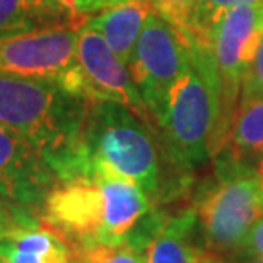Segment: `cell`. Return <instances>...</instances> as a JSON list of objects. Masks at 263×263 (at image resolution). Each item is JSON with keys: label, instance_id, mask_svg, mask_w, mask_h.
<instances>
[{"label": "cell", "instance_id": "obj_1", "mask_svg": "<svg viewBox=\"0 0 263 263\" xmlns=\"http://www.w3.org/2000/svg\"><path fill=\"white\" fill-rule=\"evenodd\" d=\"M186 173L171 156L154 122L122 103H89L68 180L122 178L139 185L151 200H167L185 186Z\"/></svg>", "mask_w": 263, "mask_h": 263}, {"label": "cell", "instance_id": "obj_2", "mask_svg": "<svg viewBox=\"0 0 263 263\" xmlns=\"http://www.w3.org/2000/svg\"><path fill=\"white\" fill-rule=\"evenodd\" d=\"M89 101L51 79L0 73V122L21 135L55 171L73 173Z\"/></svg>", "mask_w": 263, "mask_h": 263}, {"label": "cell", "instance_id": "obj_3", "mask_svg": "<svg viewBox=\"0 0 263 263\" xmlns=\"http://www.w3.org/2000/svg\"><path fill=\"white\" fill-rule=\"evenodd\" d=\"M190 45V65L156 115L171 156L188 171L214 159L220 144L222 87L209 46Z\"/></svg>", "mask_w": 263, "mask_h": 263}, {"label": "cell", "instance_id": "obj_4", "mask_svg": "<svg viewBox=\"0 0 263 263\" xmlns=\"http://www.w3.org/2000/svg\"><path fill=\"white\" fill-rule=\"evenodd\" d=\"M219 181L198 200L197 220L207 250L222 256L243 250L245 239L263 217V190L248 166H219Z\"/></svg>", "mask_w": 263, "mask_h": 263}, {"label": "cell", "instance_id": "obj_5", "mask_svg": "<svg viewBox=\"0 0 263 263\" xmlns=\"http://www.w3.org/2000/svg\"><path fill=\"white\" fill-rule=\"evenodd\" d=\"M40 219L73 250L123 241L108 178L59 181L46 197Z\"/></svg>", "mask_w": 263, "mask_h": 263}, {"label": "cell", "instance_id": "obj_6", "mask_svg": "<svg viewBox=\"0 0 263 263\" xmlns=\"http://www.w3.org/2000/svg\"><path fill=\"white\" fill-rule=\"evenodd\" d=\"M59 84L67 92L89 103H122L145 120L154 122V117L145 106L130 76L128 67L109 48L103 36L87 23L79 31L76 62Z\"/></svg>", "mask_w": 263, "mask_h": 263}, {"label": "cell", "instance_id": "obj_7", "mask_svg": "<svg viewBox=\"0 0 263 263\" xmlns=\"http://www.w3.org/2000/svg\"><path fill=\"white\" fill-rule=\"evenodd\" d=\"M261 38L263 4L241 5L220 14L209 33L205 46H209L212 51L222 87V122H220L219 149L234 117L243 79L255 59Z\"/></svg>", "mask_w": 263, "mask_h": 263}, {"label": "cell", "instance_id": "obj_8", "mask_svg": "<svg viewBox=\"0 0 263 263\" xmlns=\"http://www.w3.org/2000/svg\"><path fill=\"white\" fill-rule=\"evenodd\" d=\"M190 57L186 40L154 10L145 21L128 64L130 76L154 118L190 65Z\"/></svg>", "mask_w": 263, "mask_h": 263}, {"label": "cell", "instance_id": "obj_9", "mask_svg": "<svg viewBox=\"0 0 263 263\" xmlns=\"http://www.w3.org/2000/svg\"><path fill=\"white\" fill-rule=\"evenodd\" d=\"M84 24H65L2 38L0 73L59 82L76 62L79 31Z\"/></svg>", "mask_w": 263, "mask_h": 263}, {"label": "cell", "instance_id": "obj_10", "mask_svg": "<svg viewBox=\"0 0 263 263\" xmlns=\"http://www.w3.org/2000/svg\"><path fill=\"white\" fill-rule=\"evenodd\" d=\"M57 183L59 178L48 162L0 122V198L21 212L41 217Z\"/></svg>", "mask_w": 263, "mask_h": 263}, {"label": "cell", "instance_id": "obj_11", "mask_svg": "<svg viewBox=\"0 0 263 263\" xmlns=\"http://www.w3.org/2000/svg\"><path fill=\"white\" fill-rule=\"evenodd\" d=\"M197 222L195 210H185L176 217L154 215L139 246L145 263H203L210 251L195 245Z\"/></svg>", "mask_w": 263, "mask_h": 263}, {"label": "cell", "instance_id": "obj_12", "mask_svg": "<svg viewBox=\"0 0 263 263\" xmlns=\"http://www.w3.org/2000/svg\"><path fill=\"white\" fill-rule=\"evenodd\" d=\"M2 263H79L72 248L53 228L40 220L19 226L0 238Z\"/></svg>", "mask_w": 263, "mask_h": 263}, {"label": "cell", "instance_id": "obj_13", "mask_svg": "<svg viewBox=\"0 0 263 263\" xmlns=\"http://www.w3.org/2000/svg\"><path fill=\"white\" fill-rule=\"evenodd\" d=\"M263 154V94L241 96L222 145L214 157L217 166H246Z\"/></svg>", "mask_w": 263, "mask_h": 263}, {"label": "cell", "instance_id": "obj_14", "mask_svg": "<svg viewBox=\"0 0 263 263\" xmlns=\"http://www.w3.org/2000/svg\"><path fill=\"white\" fill-rule=\"evenodd\" d=\"M154 12L147 0H120L118 4L91 15L87 24L103 36L120 60L128 67L135 45L147 17Z\"/></svg>", "mask_w": 263, "mask_h": 263}, {"label": "cell", "instance_id": "obj_15", "mask_svg": "<svg viewBox=\"0 0 263 263\" xmlns=\"http://www.w3.org/2000/svg\"><path fill=\"white\" fill-rule=\"evenodd\" d=\"M89 17L72 14L59 0H0V40L65 24H84Z\"/></svg>", "mask_w": 263, "mask_h": 263}, {"label": "cell", "instance_id": "obj_16", "mask_svg": "<svg viewBox=\"0 0 263 263\" xmlns=\"http://www.w3.org/2000/svg\"><path fill=\"white\" fill-rule=\"evenodd\" d=\"M263 4V0H200L195 21H193L192 31L186 38V43L207 45L209 33L220 14L228 12L231 9L241 7V5Z\"/></svg>", "mask_w": 263, "mask_h": 263}, {"label": "cell", "instance_id": "obj_17", "mask_svg": "<svg viewBox=\"0 0 263 263\" xmlns=\"http://www.w3.org/2000/svg\"><path fill=\"white\" fill-rule=\"evenodd\" d=\"M79 263H145L144 253L128 241L99 243L76 250Z\"/></svg>", "mask_w": 263, "mask_h": 263}, {"label": "cell", "instance_id": "obj_18", "mask_svg": "<svg viewBox=\"0 0 263 263\" xmlns=\"http://www.w3.org/2000/svg\"><path fill=\"white\" fill-rule=\"evenodd\" d=\"M161 17H164L183 38H188L195 21L200 0H147Z\"/></svg>", "mask_w": 263, "mask_h": 263}, {"label": "cell", "instance_id": "obj_19", "mask_svg": "<svg viewBox=\"0 0 263 263\" xmlns=\"http://www.w3.org/2000/svg\"><path fill=\"white\" fill-rule=\"evenodd\" d=\"M263 94V38L256 50V55L243 79L241 96H261Z\"/></svg>", "mask_w": 263, "mask_h": 263}, {"label": "cell", "instance_id": "obj_20", "mask_svg": "<svg viewBox=\"0 0 263 263\" xmlns=\"http://www.w3.org/2000/svg\"><path fill=\"white\" fill-rule=\"evenodd\" d=\"M34 222H38V217L21 212V210L10 207L9 203H5L0 198V238H4L5 234L10 233L15 228H19V226L34 224Z\"/></svg>", "mask_w": 263, "mask_h": 263}, {"label": "cell", "instance_id": "obj_21", "mask_svg": "<svg viewBox=\"0 0 263 263\" xmlns=\"http://www.w3.org/2000/svg\"><path fill=\"white\" fill-rule=\"evenodd\" d=\"M59 2L79 17H91L92 14L111 7L120 0H59Z\"/></svg>", "mask_w": 263, "mask_h": 263}, {"label": "cell", "instance_id": "obj_22", "mask_svg": "<svg viewBox=\"0 0 263 263\" xmlns=\"http://www.w3.org/2000/svg\"><path fill=\"white\" fill-rule=\"evenodd\" d=\"M243 250L251 256H261L263 258V217L256 220L253 228L250 229L245 239Z\"/></svg>", "mask_w": 263, "mask_h": 263}, {"label": "cell", "instance_id": "obj_23", "mask_svg": "<svg viewBox=\"0 0 263 263\" xmlns=\"http://www.w3.org/2000/svg\"><path fill=\"white\" fill-rule=\"evenodd\" d=\"M256 176H258V181H260V186L263 190V154L260 156V161H258V166H256Z\"/></svg>", "mask_w": 263, "mask_h": 263}, {"label": "cell", "instance_id": "obj_24", "mask_svg": "<svg viewBox=\"0 0 263 263\" xmlns=\"http://www.w3.org/2000/svg\"><path fill=\"white\" fill-rule=\"evenodd\" d=\"M203 263H222V256H219V255H215V253H212V251H210L209 256L205 258Z\"/></svg>", "mask_w": 263, "mask_h": 263}, {"label": "cell", "instance_id": "obj_25", "mask_svg": "<svg viewBox=\"0 0 263 263\" xmlns=\"http://www.w3.org/2000/svg\"><path fill=\"white\" fill-rule=\"evenodd\" d=\"M243 263H263V258L261 256H250V258L245 260Z\"/></svg>", "mask_w": 263, "mask_h": 263}, {"label": "cell", "instance_id": "obj_26", "mask_svg": "<svg viewBox=\"0 0 263 263\" xmlns=\"http://www.w3.org/2000/svg\"><path fill=\"white\" fill-rule=\"evenodd\" d=\"M0 263H2V261H0Z\"/></svg>", "mask_w": 263, "mask_h": 263}]
</instances>
